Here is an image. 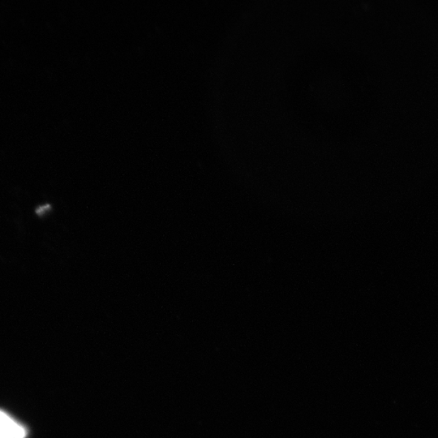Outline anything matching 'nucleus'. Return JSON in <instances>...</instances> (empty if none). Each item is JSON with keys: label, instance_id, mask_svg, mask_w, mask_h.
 <instances>
[{"label": "nucleus", "instance_id": "1", "mask_svg": "<svg viewBox=\"0 0 438 438\" xmlns=\"http://www.w3.org/2000/svg\"><path fill=\"white\" fill-rule=\"evenodd\" d=\"M26 429L0 411V438H25Z\"/></svg>", "mask_w": 438, "mask_h": 438}]
</instances>
